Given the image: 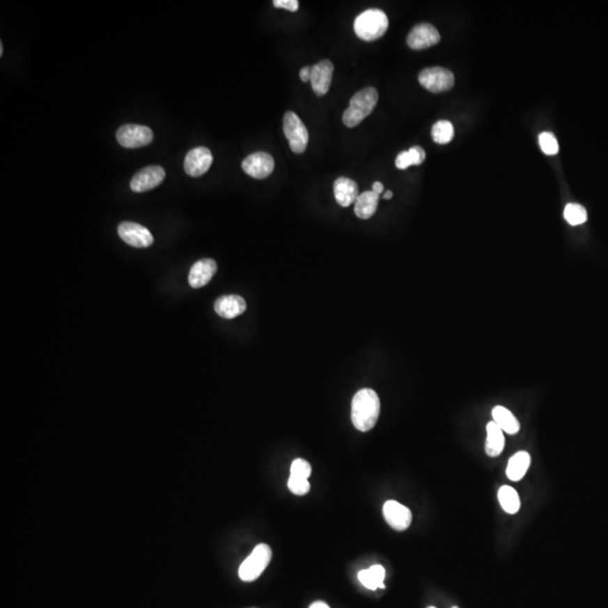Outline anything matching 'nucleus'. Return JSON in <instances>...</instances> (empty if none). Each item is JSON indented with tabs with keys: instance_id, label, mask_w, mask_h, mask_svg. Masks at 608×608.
<instances>
[{
	"instance_id": "nucleus-1",
	"label": "nucleus",
	"mask_w": 608,
	"mask_h": 608,
	"mask_svg": "<svg viewBox=\"0 0 608 608\" xmlns=\"http://www.w3.org/2000/svg\"><path fill=\"white\" fill-rule=\"evenodd\" d=\"M381 412V403L375 391L361 389L352 401V421L359 432H370L375 426Z\"/></svg>"
},
{
	"instance_id": "nucleus-2",
	"label": "nucleus",
	"mask_w": 608,
	"mask_h": 608,
	"mask_svg": "<svg viewBox=\"0 0 608 608\" xmlns=\"http://www.w3.org/2000/svg\"><path fill=\"white\" fill-rule=\"evenodd\" d=\"M379 100L377 91L373 87L361 89L350 100V107L343 115V122L348 127L359 125L361 120L373 112Z\"/></svg>"
},
{
	"instance_id": "nucleus-3",
	"label": "nucleus",
	"mask_w": 608,
	"mask_h": 608,
	"mask_svg": "<svg viewBox=\"0 0 608 608\" xmlns=\"http://www.w3.org/2000/svg\"><path fill=\"white\" fill-rule=\"evenodd\" d=\"M388 16L381 9H368L356 17L354 30L363 41H375L388 30Z\"/></svg>"
},
{
	"instance_id": "nucleus-4",
	"label": "nucleus",
	"mask_w": 608,
	"mask_h": 608,
	"mask_svg": "<svg viewBox=\"0 0 608 608\" xmlns=\"http://www.w3.org/2000/svg\"><path fill=\"white\" fill-rule=\"evenodd\" d=\"M272 559V549L267 544H259L253 552L241 563L239 577L242 582H254L259 578L263 571L267 568Z\"/></svg>"
},
{
	"instance_id": "nucleus-5",
	"label": "nucleus",
	"mask_w": 608,
	"mask_h": 608,
	"mask_svg": "<svg viewBox=\"0 0 608 608\" xmlns=\"http://www.w3.org/2000/svg\"><path fill=\"white\" fill-rule=\"evenodd\" d=\"M283 130L291 150L294 153H304L308 146L309 132L306 125L295 113H286L283 120Z\"/></svg>"
},
{
	"instance_id": "nucleus-6",
	"label": "nucleus",
	"mask_w": 608,
	"mask_h": 608,
	"mask_svg": "<svg viewBox=\"0 0 608 608\" xmlns=\"http://www.w3.org/2000/svg\"><path fill=\"white\" fill-rule=\"evenodd\" d=\"M419 83L423 88L432 93H443L453 88L455 78L452 71L445 68H426L421 71L418 77Z\"/></svg>"
},
{
	"instance_id": "nucleus-7",
	"label": "nucleus",
	"mask_w": 608,
	"mask_h": 608,
	"mask_svg": "<svg viewBox=\"0 0 608 608\" xmlns=\"http://www.w3.org/2000/svg\"><path fill=\"white\" fill-rule=\"evenodd\" d=\"M116 139L122 147L127 149L146 147L151 143L153 133L151 129L139 124H125L116 132Z\"/></svg>"
},
{
	"instance_id": "nucleus-8",
	"label": "nucleus",
	"mask_w": 608,
	"mask_h": 608,
	"mask_svg": "<svg viewBox=\"0 0 608 608\" xmlns=\"http://www.w3.org/2000/svg\"><path fill=\"white\" fill-rule=\"evenodd\" d=\"M120 238L134 248H148L153 244V237L150 231L134 222H122L118 226Z\"/></svg>"
},
{
	"instance_id": "nucleus-9",
	"label": "nucleus",
	"mask_w": 608,
	"mask_h": 608,
	"mask_svg": "<svg viewBox=\"0 0 608 608\" xmlns=\"http://www.w3.org/2000/svg\"><path fill=\"white\" fill-rule=\"evenodd\" d=\"M439 41L441 36L437 29L428 23L416 25L407 38V43L412 50H425L427 47L437 45Z\"/></svg>"
},
{
	"instance_id": "nucleus-10",
	"label": "nucleus",
	"mask_w": 608,
	"mask_h": 608,
	"mask_svg": "<svg viewBox=\"0 0 608 608\" xmlns=\"http://www.w3.org/2000/svg\"><path fill=\"white\" fill-rule=\"evenodd\" d=\"M242 169L249 176L264 180L273 173L275 162L273 157L267 153H251L242 162Z\"/></svg>"
},
{
	"instance_id": "nucleus-11",
	"label": "nucleus",
	"mask_w": 608,
	"mask_h": 608,
	"mask_svg": "<svg viewBox=\"0 0 608 608\" xmlns=\"http://www.w3.org/2000/svg\"><path fill=\"white\" fill-rule=\"evenodd\" d=\"M165 177L164 168L160 166H149L135 173L130 186L135 193H143L160 185Z\"/></svg>"
},
{
	"instance_id": "nucleus-12",
	"label": "nucleus",
	"mask_w": 608,
	"mask_h": 608,
	"mask_svg": "<svg viewBox=\"0 0 608 608\" xmlns=\"http://www.w3.org/2000/svg\"><path fill=\"white\" fill-rule=\"evenodd\" d=\"M212 162L213 156L208 148H194L186 155L184 169L191 177H200L209 171Z\"/></svg>"
},
{
	"instance_id": "nucleus-13",
	"label": "nucleus",
	"mask_w": 608,
	"mask_h": 608,
	"mask_svg": "<svg viewBox=\"0 0 608 608\" xmlns=\"http://www.w3.org/2000/svg\"><path fill=\"white\" fill-rule=\"evenodd\" d=\"M383 516L387 523L396 531H405L412 522V511L394 500H389L384 504Z\"/></svg>"
},
{
	"instance_id": "nucleus-14",
	"label": "nucleus",
	"mask_w": 608,
	"mask_h": 608,
	"mask_svg": "<svg viewBox=\"0 0 608 608\" xmlns=\"http://www.w3.org/2000/svg\"><path fill=\"white\" fill-rule=\"evenodd\" d=\"M334 65L329 60H322L312 67L311 86L317 96H323L332 85Z\"/></svg>"
},
{
	"instance_id": "nucleus-15",
	"label": "nucleus",
	"mask_w": 608,
	"mask_h": 608,
	"mask_svg": "<svg viewBox=\"0 0 608 608\" xmlns=\"http://www.w3.org/2000/svg\"><path fill=\"white\" fill-rule=\"evenodd\" d=\"M247 309V303L244 301V297L237 294H229V295H224L219 297L218 300L215 301V310L217 315H220L224 319H235L242 315Z\"/></svg>"
},
{
	"instance_id": "nucleus-16",
	"label": "nucleus",
	"mask_w": 608,
	"mask_h": 608,
	"mask_svg": "<svg viewBox=\"0 0 608 608\" xmlns=\"http://www.w3.org/2000/svg\"><path fill=\"white\" fill-rule=\"evenodd\" d=\"M217 263L211 258H203L197 260L192 266L188 275V282L193 288H200L208 286L212 277L217 273Z\"/></svg>"
},
{
	"instance_id": "nucleus-17",
	"label": "nucleus",
	"mask_w": 608,
	"mask_h": 608,
	"mask_svg": "<svg viewBox=\"0 0 608 608\" xmlns=\"http://www.w3.org/2000/svg\"><path fill=\"white\" fill-rule=\"evenodd\" d=\"M334 193L338 204L343 208H348L352 204H355L357 197L359 196V186L353 180L347 177H339L334 184Z\"/></svg>"
},
{
	"instance_id": "nucleus-18",
	"label": "nucleus",
	"mask_w": 608,
	"mask_h": 608,
	"mask_svg": "<svg viewBox=\"0 0 608 608\" xmlns=\"http://www.w3.org/2000/svg\"><path fill=\"white\" fill-rule=\"evenodd\" d=\"M492 418L498 427L509 435H516L520 432V425L517 418L503 405H497L492 409Z\"/></svg>"
},
{
	"instance_id": "nucleus-19",
	"label": "nucleus",
	"mask_w": 608,
	"mask_h": 608,
	"mask_svg": "<svg viewBox=\"0 0 608 608\" xmlns=\"http://www.w3.org/2000/svg\"><path fill=\"white\" fill-rule=\"evenodd\" d=\"M505 449V437L504 432L494 421H490L487 425V442H485V453L490 458L499 456Z\"/></svg>"
},
{
	"instance_id": "nucleus-20",
	"label": "nucleus",
	"mask_w": 608,
	"mask_h": 608,
	"mask_svg": "<svg viewBox=\"0 0 608 608\" xmlns=\"http://www.w3.org/2000/svg\"><path fill=\"white\" fill-rule=\"evenodd\" d=\"M380 195L374 193L373 191L364 192L363 194H359L357 200L355 202V215L357 218L368 220L372 218L374 213L379 205Z\"/></svg>"
},
{
	"instance_id": "nucleus-21",
	"label": "nucleus",
	"mask_w": 608,
	"mask_h": 608,
	"mask_svg": "<svg viewBox=\"0 0 608 608\" xmlns=\"http://www.w3.org/2000/svg\"><path fill=\"white\" fill-rule=\"evenodd\" d=\"M531 465V455L529 453L520 451L511 456L507 467V476L511 481H520L525 476Z\"/></svg>"
},
{
	"instance_id": "nucleus-22",
	"label": "nucleus",
	"mask_w": 608,
	"mask_h": 608,
	"mask_svg": "<svg viewBox=\"0 0 608 608\" xmlns=\"http://www.w3.org/2000/svg\"><path fill=\"white\" fill-rule=\"evenodd\" d=\"M385 569L380 564L372 566L368 570H361L359 572V580L361 585L368 588L370 591H376L377 588H385Z\"/></svg>"
},
{
	"instance_id": "nucleus-23",
	"label": "nucleus",
	"mask_w": 608,
	"mask_h": 608,
	"mask_svg": "<svg viewBox=\"0 0 608 608\" xmlns=\"http://www.w3.org/2000/svg\"><path fill=\"white\" fill-rule=\"evenodd\" d=\"M498 499H499L501 508L507 513V514H516L520 508V496L517 491L515 490L513 487L509 485H503L499 489L498 492Z\"/></svg>"
},
{
	"instance_id": "nucleus-24",
	"label": "nucleus",
	"mask_w": 608,
	"mask_h": 608,
	"mask_svg": "<svg viewBox=\"0 0 608 608\" xmlns=\"http://www.w3.org/2000/svg\"><path fill=\"white\" fill-rule=\"evenodd\" d=\"M432 137L436 143H450L454 138L453 124L449 120H438L432 127Z\"/></svg>"
},
{
	"instance_id": "nucleus-25",
	"label": "nucleus",
	"mask_w": 608,
	"mask_h": 608,
	"mask_svg": "<svg viewBox=\"0 0 608 608\" xmlns=\"http://www.w3.org/2000/svg\"><path fill=\"white\" fill-rule=\"evenodd\" d=\"M564 219L571 226H579L587 221V211L584 206L577 203H570L564 209Z\"/></svg>"
},
{
	"instance_id": "nucleus-26",
	"label": "nucleus",
	"mask_w": 608,
	"mask_h": 608,
	"mask_svg": "<svg viewBox=\"0 0 608 608\" xmlns=\"http://www.w3.org/2000/svg\"><path fill=\"white\" fill-rule=\"evenodd\" d=\"M540 149L547 156H554L559 153V143L556 135L551 132H543L538 137Z\"/></svg>"
},
{
	"instance_id": "nucleus-27",
	"label": "nucleus",
	"mask_w": 608,
	"mask_h": 608,
	"mask_svg": "<svg viewBox=\"0 0 608 608\" xmlns=\"http://www.w3.org/2000/svg\"><path fill=\"white\" fill-rule=\"evenodd\" d=\"M311 465L306 460L303 458H297L294 460L291 465V476H297V478H302V479H309V476H311Z\"/></svg>"
},
{
	"instance_id": "nucleus-28",
	"label": "nucleus",
	"mask_w": 608,
	"mask_h": 608,
	"mask_svg": "<svg viewBox=\"0 0 608 608\" xmlns=\"http://www.w3.org/2000/svg\"><path fill=\"white\" fill-rule=\"evenodd\" d=\"M288 485L292 494H297V496L308 494L309 490H310V483H309L308 480L297 478V476H290Z\"/></svg>"
},
{
	"instance_id": "nucleus-29",
	"label": "nucleus",
	"mask_w": 608,
	"mask_h": 608,
	"mask_svg": "<svg viewBox=\"0 0 608 608\" xmlns=\"http://www.w3.org/2000/svg\"><path fill=\"white\" fill-rule=\"evenodd\" d=\"M396 166L398 169H407L410 166H414V158L410 151H403L398 155L396 159Z\"/></svg>"
},
{
	"instance_id": "nucleus-30",
	"label": "nucleus",
	"mask_w": 608,
	"mask_h": 608,
	"mask_svg": "<svg viewBox=\"0 0 608 608\" xmlns=\"http://www.w3.org/2000/svg\"><path fill=\"white\" fill-rule=\"evenodd\" d=\"M273 3L276 8H284L290 12H297L299 9L297 0H275Z\"/></svg>"
},
{
	"instance_id": "nucleus-31",
	"label": "nucleus",
	"mask_w": 608,
	"mask_h": 608,
	"mask_svg": "<svg viewBox=\"0 0 608 608\" xmlns=\"http://www.w3.org/2000/svg\"><path fill=\"white\" fill-rule=\"evenodd\" d=\"M414 158V166L421 165L426 159V153L421 147H412L409 149Z\"/></svg>"
},
{
	"instance_id": "nucleus-32",
	"label": "nucleus",
	"mask_w": 608,
	"mask_h": 608,
	"mask_svg": "<svg viewBox=\"0 0 608 608\" xmlns=\"http://www.w3.org/2000/svg\"><path fill=\"white\" fill-rule=\"evenodd\" d=\"M312 68L304 67L301 69L300 78L303 83H308L309 80H311Z\"/></svg>"
},
{
	"instance_id": "nucleus-33",
	"label": "nucleus",
	"mask_w": 608,
	"mask_h": 608,
	"mask_svg": "<svg viewBox=\"0 0 608 608\" xmlns=\"http://www.w3.org/2000/svg\"><path fill=\"white\" fill-rule=\"evenodd\" d=\"M372 191L377 195L382 194L383 191H384V186H383L382 182H375L373 184V189Z\"/></svg>"
},
{
	"instance_id": "nucleus-34",
	"label": "nucleus",
	"mask_w": 608,
	"mask_h": 608,
	"mask_svg": "<svg viewBox=\"0 0 608 608\" xmlns=\"http://www.w3.org/2000/svg\"><path fill=\"white\" fill-rule=\"evenodd\" d=\"M309 608H330L329 606L327 605L326 602H315L313 604H311V606Z\"/></svg>"
},
{
	"instance_id": "nucleus-35",
	"label": "nucleus",
	"mask_w": 608,
	"mask_h": 608,
	"mask_svg": "<svg viewBox=\"0 0 608 608\" xmlns=\"http://www.w3.org/2000/svg\"><path fill=\"white\" fill-rule=\"evenodd\" d=\"M392 196H393V193H392V192L391 191H388L387 192V193H385L383 198H384V200H390V198H392Z\"/></svg>"
},
{
	"instance_id": "nucleus-36",
	"label": "nucleus",
	"mask_w": 608,
	"mask_h": 608,
	"mask_svg": "<svg viewBox=\"0 0 608 608\" xmlns=\"http://www.w3.org/2000/svg\"><path fill=\"white\" fill-rule=\"evenodd\" d=\"M3 43H1V45H0V54H1V56H3Z\"/></svg>"
},
{
	"instance_id": "nucleus-37",
	"label": "nucleus",
	"mask_w": 608,
	"mask_h": 608,
	"mask_svg": "<svg viewBox=\"0 0 608 608\" xmlns=\"http://www.w3.org/2000/svg\"><path fill=\"white\" fill-rule=\"evenodd\" d=\"M428 608H436V607H432V606H430V607H428ZM453 608H458V607H453Z\"/></svg>"
}]
</instances>
